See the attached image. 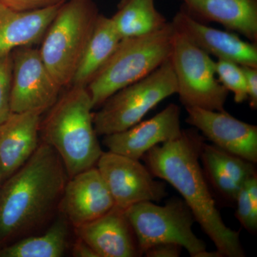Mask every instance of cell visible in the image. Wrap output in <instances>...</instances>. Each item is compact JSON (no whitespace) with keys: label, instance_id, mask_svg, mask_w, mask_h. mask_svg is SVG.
I'll return each mask as SVG.
<instances>
[{"label":"cell","instance_id":"484cf974","mask_svg":"<svg viewBox=\"0 0 257 257\" xmlns=\"http://www.w3.org/2000/svg\"><path fill=\"white\" fill-rule=\"evenodd\" d=\"M66 0H0L2 4L18 11H30L48 8Z\"/></svg>","mask_w":257,"mask_h":257},{"label":"cell","instance_id":"5bb4252c","mask_svg":"<svg viewBox=\"0 0 257 257\" xmlns=\"http://www.w3.org/2000/svg\"><path fill=\"white\" fill-rule=\"evenodd\" d=\"M199 48L218 60L231 61L241 66L257 68L256 43L244 41L234 32L211 28L199 22L184 10L171 22Z\"/></svg>","mask_w":257,"mask_h":257},{"label":"cell","instance_id":"2e32d148","mask_svg":"<svg viewBox=\"0 0 257 257\" xmlns=\"http://www.w3.org/2000/svg\"><path fill=\"white\" fill-rule=\"evenodd\" d=\"M43 111L13 113L0 124L1 184L23 167L40 145Z\"/></svg>","mask_w":257,"mask_h":257},{"label":"cell","instance_id":"8fae6325","mask_svg":"<svg viewBox=\"0 0 257 257\" xmlns=\"http://www.w3.org/2000/svg\"><path fill=\"white\" fill-rule=\"evenodd\" d=\"M186 119L214 145L248 162H257V126L236 119L226 111L185 108Z\"/></svg>","mask_w":257,"mask_h":257},{"label":"cell","instance_id":"3957f363","mask_svg":"<svg viewBox=\"0 0 257 257\" xmlns=\"http://www.w3.org/2000/svg\"><path fill=\"white\" fill-rule=\"evenodd\" d=\"M92 109L87 88L70 85L48 109L41 122L42 141L60 155L69 179L96 167L102 154L93 123Z\"/></svg>","mask_w":257,"mask_h":257},{"label":"cell","instance_id":"5b68a950","mask_svg":"<svg viewBox=\"0 0 257 257\" xmlns=\"http://www.w3.org/2000/svg\"><path fill=\"white\" fill-rule=\"evenodd\" d=\"M99 15L93 0H66L45 32L39 50L61 87L72 84Z\"/></svg>","mask_w":257,"mask_h":257},{"label":"cell","instance_id":"f1b7e54d","mask_svg":"<svg viewBox=\"0 0 257 257\" xmlns=\"http://www.w3.org/2000/svg\"><path fill=\"white\" fill-rule=\"evenodd\" d=\"M71 251L74 257H97L95 252L79 238L76 237L71 245Z\"/></svg>","mask_w":257,"mask_h":257},{"label":"cell","instance_id":"7402d4cb","mask_svg":"<svg viewBox=\"0 0 257 257\" xmlns=\"http://www.w3.org/2000/svg\"><path fill=\"white\" fill-rule=\"evenodd\" d=\"M111 18L121 39L152 33L168 23L157 10L155 0H122Z\"/></svg>","mask_w":257,"mask_h":257},{"label":"cell","instance_id":"e0dca14e","mask_svg":"<svg viewBox=\"0 0 257 257\" xmlns=\"http://www.w3.org/2000/svg\"><path fill=\"white\" fill-rule=\"evenodd\" d=\"M64 3L30 11L11 9L0 3V57L40 41Z\"/></svg>","mask_w":257,"mask_h":257},{"label":"cell","instance_id":"4316f807","mask_svg":"<svg viewBox=\"0 0 257 257\" xmlns=\"http://www.w3.org/2000/svg\"><path fill=\"white\" fill-rule=\"evenodd\" d=\"M246 79L247 100L253 110L257 109V68L249 66H241Z\"/></svg>","mask_w":257,"mask_h":257},{"label":"cell","instance_id":"9c48e42d","mask_svg":"<svg viewBox=\"0 0 257 257\" xmlns=\"http://www.w3.org/2000/svg\"><path fill=\"white\" fill-rule=\"evenodd\" d=\"M96 167L120 209L126 210L139 202H160L167 196L165 182L156 180L140 160L103 152Z\"/></svg>","mask_w":257,"mask_h":257},{"label":"cell","instance_id":"9a60e30c","mask_svg":"<svg viewBox=\"0 0 257 257\" xmlns=\"http://www.w3.org/2000/svg\"><path fill=\"white\" fill-rule=\"evenodd\" d=\"M97 257L142 256L135 231L124 209L114 206L95 220L73 229Z\"/></svg>","mask_w":257,"mask_h":257},{"label":"cell","instance_id":"7a4b0ae2","mask_svg":"<svg viewBox=\"0 0 257 257\" xmlns=\"http://www.w3.org/2000/svg\"><path fill=\"white\" fill-rule=\"evenodd\" d=\"M204 143L197 130H182L179 138L154 147L142 160L154 177L178 191L221 256H245L239 231L224 224L202 170L200 155Z\"/></svg>","mask_w":257,"mask_h":257},{"label":"cell","instance_id":"6da1fadb","mask_svg":"<svg viewBox=\"0 0 257 257\" xmlns=\"http://www.w3.org/2000/svg\"><path fill=\"white\" fill-rule=\"evenodd\" d=\"M68 179L60 155L40 141L26 163L0 184V249L50 227Z\"/></svg>","mask_w":257,"mask_h":257},{"label":"cell","instance_id":"ba28073f","mask_svg":"<svg viewBox=\"0 0 257 257\" xmlns=\"http://www.w3.org/2000/svg\"><path fill=\"white\" fill-rule=\"evenodd\" d=\"M170 60L177 79V94L185 108L225 111L229 91L218 80L215 61L210 55L175 30Z\"/></svg>","mask_w":257,"mask_h":257},{"label":"cell","instance_id":"30bf717a","mask_svg":"<svg viewBox=\"0 0 257 257\" xmlns=\"http://www.w3.org/2000/svg\"><path fill=\"white\" fill-rule=\"evenodd\" d=\"M12 112H45L58 99L62 87L51 75L39 49L20 47L12 52Z\"/></svg>","mask_w":257,"mask_h":257},{"label":"cell","instance_id":"8992f818","mask_svg":"<svg viewBox=\"0 0 257 257\" xmlns=\"http://www.w3.org/2000/svg\"><path fill=\"white\" fill-rule=\"evenodd\" d=\"M177 92V79L170 57L145 78L114 93L99 111L93 113L96 135L106 136L127 130Z\"/></svg>","mask_w":257,"mask_h":257},{"label":"cell","instance_id":"52a82bcc","mask_svg":"<svg viewBox=\"0 0 257 257\" xmlns=\"http://www.w3.org/2000/svg\"><path fill=\"white\" fill-rule=\"evenodd\" d=\"M125 212L142 256L149 248L163 243L178 244L192 257L207 250L205 242L193 231L195 217L183 199L172 198L164 206L153 202H139Z\"/></svg>","mask_w":257,"mask_h":257},{"label":"cell","instance_id":"d6986e66","mask_svg":"<svg viewBox=\"0 0 257 257\" xmlns=\"http://www.w3.org/2000/svg\"><path fill=\"white\" fill-rule=\"evenodd\" d=\"M200 162L208 183L229 202H235L243 183L256 174L252 162L215 145L204 144Z\"/></svg>","mask_w":257,"mask_h":257},{"label":"cell","instance_id":"7c38bea8","mask_svg":"<svg viewBox=\"0 0 257 257\" xmlns=\"http://www.w3.org/2000/svg\"><path fill=\"white\" fill-rule=\"evenodd\" d=\"M180 108L170 104L151 119L140 121L127 130L104 136L108 151L142 160L154 147L179 138L182 133Z\"/></svg>","mask_w":257,"mask_h":257},{"label":"cell","instance_id":"44dd1931","mask_svg":"<svg viewBox=\"0 0 257 257\" xmlns=\"http://www.w3.org/2000/svg\"><path fill=\"white\" fill-rule=\"evenodd\" d=\"M66 216L59 213L42 234L19 240L0 249V257H62L70 249V229Z\"/></svg>","mask_w":257,"mask_h":257},{"label":"cell","instance_id":"ac0fdd59","mask_svg":"<svg viewBox=\"0 0 257 257\" xmlns=\"http://www.w3.org/2000/svg\"><path fill=\"white\" fill-rule=\"evenodd\" d=\"M194 18L220 24L250 42H257V0H181Z\"/></svg>","mask_w":257,"mask_h":257},{"label":"cell","instance_id":"f546056e","mask_svg":"<svg viewBox=\"0 0 257 257\" xmlns=\"http://www.w3.org/2000/svg\"><path fill=\"white\" fill-rule=\"evenodd\" d=\"M0 184H1V175H0Z\"/></svg>","mask_w":257,"mask_h":257},{"label":"cell","instance_id":"ffe728a7","mask_svg":"<svg viewBox=\"0 0 257 257\" xmlns=\"http://www.w3.org/2000/svg\"><path fill=\"white\" fill-rule=\"evenodd\" d=\"M121 40L111 18L99 15L71 85L87 87L109 60Z\"/></svg>","mask_w":257,"mask_h":257},{"label":"cell","instance_id":"83f0119b","mask_svg":"<svg viewBox=\"0 0 257 257\" xmlns=\"http://www.w3.org/2000/svg\"><path fill=\"white\" fill-rule=\"evenodd\" d=\"M182 249V246L175 243H158L149 248L144 254L148 257H178Z\"/></svg>","mask_w":257,"mask_h":257},{"label":"cell","instance_id":"4fadbf2b","mask_svg":"<svg viewBox=\"0 0 257 257\" xmlns=\"http://www.w3.org/2000/svg\"><path fill=\"white\" fill-rule=\"evenodd\" d=\"M115 206L114 199L96 167L69 178L60 206L72 229L95 220Z\"/></svg>","mask_w":257,"mask_h":257},{"label":"cell","instance_id":"d4e9b609","mask_svg":"<svg viewBox=\"0 0 257 257\" xmlns=\"http://www.w3.org/2000/svg\"><path fill=\"white\" fill-rule=\"evenodd\" d=\"M13 62L12 54L0 57V124L12 114V80Z\"/></svg>","mask_w":257,"mask_h":257},{"label":"cell","instance_id":"603a6c76","mask_svg":"<svg viewBox=\"0 0 257 257\" xmlns=\"http://www.w3.org/2000/svg\"><path fill=\"white\" fill-rule=\"evenodd\" d=\"M236 216L244 229L250 232L257 229V175L243 183L236 197Z\"/></svg>","mask_w":257,"mask_h":257},{"label":"cell","instance_id":"cb8c5ba5","mask_svg":"<svg viewBox=\"0 0 257 257\" xmlns=\"http://www.w3.org/2000/svg\"><path fill=\"white\" fill-rule=\"evenodd\" d=\"M216 77L229 92L234 94L236 103H243L248 99L246 79L241 65L231 61H215Z\"/></svg>","mask_w":257,"mask_h":257},{"label":"cell","instance_id":"277c9868","mask_svg":"<svg viewBox=\"0 0 257 257\" xmlns=\"http://www.w3.org/2000/svg\"><path fill=\"white\" fill-rule=\"evenodd\" d=\"M175 28L167 23L157 31L121 39L113 55L87 86L93 109L114 93L145 78L168 60Z\"/></svg>","mask_w":257,"mask_h":257}]
</instances>
